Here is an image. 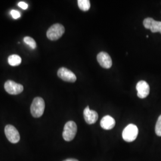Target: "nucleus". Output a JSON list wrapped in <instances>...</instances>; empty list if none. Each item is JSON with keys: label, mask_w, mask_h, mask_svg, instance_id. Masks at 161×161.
Masks as SVG:
<instances>
[{"label": "nucleus", "mask_w": 161, "mask_h": 161, "mask_svg": "<svg viewBox=\"0 0 161 161\" xmlns=\"http://www.w3.org/2000/svg\"><path fill=\"white\" fill-rule=\"evenodd\" d=\"M58 75L60 78L66 82H75L76 80V75L71 70L66 68H61L58 69Z\"/></svg>", "instance_id": "8"}, {"label": "nucleus", "mask_w": 161, "mask_h": 161, "mask_svg": "<svg viewBox=\"0 0 161 161\" xmlns=\"http://www.w3.org/2000/svg\"><path fill=\"white\" fill-rule=\"evenodd\" d=\"M10 14H11L12 17H13V19H19V17H20V13L17 10H12L10 12Z\"/></svg>", "instance_id": "17"}, {"label": "nucleus", "mask_w": 161, "mask_h": 161, "mask_svg": "<svg viewBox=\"0 0 161 161\" xmlns=\"http://www.w3.org/2000/svg\"><path fill=\"white\" fill-rule=\"evenodd\" d=\"M143 25L146 29H150L152 32H160L161 34V22L156 21L153 19L148 17L143 21Z\"/></svg>", "instance_id": "7"}, {"label": "nucleus", "mask_w": 161, "mask_h": 161, "mask_svg": "<svg viewBox=\"0 0 161 161\" xmlns=\"http://www.w3.org/2000/svg\"><path fill=\"white\" fill-rule=\"evenodd\" d=\"M115 120L109 115H107L104 116L100 121V126L106 130H112L115 127Z\"/></svg>", "instance_id": "12"}, {"label": "nucleus", "mask_w": 161, "mask_h": 161, "mask_svg": "<svg viewBox=\"0 0 161 161\" xmlns=\"http://www.w3.org/2000/svg\"><path fill=\"white\" fill-rule=\"evenodd\" d=\"M64 28L61 24L56 23L48 29L47 32V38L51 41H56L58 40L64 33Z\"/></svg>", "instance_id": "2"}, {"label": "nucleus", "mask_w": 161, "mask_h": 161, "mask_svg": "<svg viewBox=\"0 0 161 161\" xmlns=\"http://www.w3.org/2000/svg\"><path fill=\"white\" fill-rule=\"evenodd\" d=\"M18 6H19L21 8H22L23 10H26L28 7V5L26 3L22 2V1L19 2V4H18Z\"/></svg>", "instance_id": "18"}, {"label": "nucleus", "mask_w": 161, "mask_h": 161, "mask_svg": "<svg viewBox=\"0 0 161 161\" xmlns=\"http://www.w3.org/2000/svg\"><path fill=\"white\" fill-rule=\"evenodd\" d=\"M23 41L25 44L28 45L32 49H35L36 47V43L35 41L30 36H26L24 38Z\"/></svg>", "instance_id": "15"}, {"label": "nucleus", "mask_w": 161, "mask_h": 161, "mask_svg": "<svg viewBox=\"0 0 161 161\" xmlns=\"http://www.w3.org/2000/svg\"><path fill=\"white\" fill-rule=\"evenodd\" d=\"M45 109V102L42 98H35L31 106V113L34 118H40Z\"/></svg>", "instance_id": "1"}, {"label": "nucleus", "mask_w": 161, "mask_h": 161, "mask_svg": "<svg viewBox=\"0 0 161 161\" xmlns=\"http://www.w3.org/2000/svg\"><path fill=\"white\" fill-rule=\"evenodd\" d=\"M8 62L12 66H16L22 62V58L17 54H12L8 58Z\"/></svg>", "instance_id": "13"}, {"label": "nucleus", "mask_w": 161, "mask_h": 161, "mask_svg": "<svg viewBox=\"0 0 161 161\" xmlns=\"http://www.w3.org/2000/svg\"><path fill=\"white\" fill-rule=\"evenodd\" d=\"M4 132L8 140L12 143H17L20 140V134L17 129L12 125H6Z\"/></svg>", "instance_id": "5"}, {"label": "nucleus", "mask_w": 161, "mask_h": 161, "mask_svg": "<svg viewBox=\"0 0 161 161\" xmlns=\"http://www.w3.org/2000/svg\"><path fill=\"white\" fill-rule=\"evenodd\" d=\"M136 90L137 96L140 98H144L148 96L150 92V86L145 80H140L137 84Z\"/></svg>", "instance_id": "10"}, {"label": "nucleus", "mask_w": 161, "mask_h": 161, "mask_svg": "<svg viewBox=\"0 0 161 161\" xmlns=\"http://www.w3.org/2000/svg\"><path fill=\"white\" fill-rule=\"evenodd\" d=\"M77 132V125L74 121H68L64 127L62 134L64 139L66 142H70L75 138Z\"/></svg>", "instance_id": "3"}, {"label": "nucleus", "mask_w": 161, "mask_h": 161, "mask_svg": "<svg viewBox=\"0 0 161 161\" xmlns=\"http://www.w3.org/2000/svg\"><path fill=\"white\" fill-rule=\"evenodd\" d=\"M98 62L100 65L105 69H109L112 67V61L109 55L106 52H102L97 56Z\"/></svg>", "instance_id": "9"}, {"label": "nucleus", "mask_w": 161, "mask_h": 161, "mask_svg": "<svg viewBox=\"0 0 161 161\" xmlns=\"http://www.w3.org/2000/svg\"><path fill=\"white\" fill-rule=\"evenodd\" d=\"M64 161H79L76 159H73V158H70V159H67L66 160H64Z\"/></svg>", "instance_id": "19"}, {"label": "nucleus", "mask_w": 161, "mask_h": 161, "mask_svg": "<svg viewBox=\"0 0 161 161\" xmlns=\"http://www.w3.org/2000/svg\"><path fill=\"white\" fill-rule=\"evenodd\" d=\"M84 118L88 124H93L97 121L98 115L97 112L90 109L87 106L84 110Z\"/></svg>", "instance_id": "11"}, {"label": "nucleus", "mask_w": 161, "mask_h": 161, "mask_svg": "<svg viewBox=\"0 0 161 161\" xmlns=\"http://www.w3.org/2000/svg\"><path fill=\"white\" fill-rule=\"evenodd\" d=\"M4 88L6 92L10 94L17 95L23 91V86L12 80L6 81L4 84Z\"/></svg>", "instance_id": "6"}, {"label": "nucleus", "mask_w": 161, "mask_h": 161, "mask_svg": "<svg viewBox=\"0 0 161 161\" xmlns=\"http://www.w3.org/2000/svg\"><path fill=\"white\" fill-rule=\"evenodd\" d=\"M138 134L137 127L132 124L128 125L122 132V138L127 142H132L134 141Z\"/></svg>", "instance_id": "4"}, {"label": "nucleus", "mask_w": 161, "mask_h": 161, "mask_svg": "<svg viewBox=\"0 0 161 161\" xmlns=\"http://www.w3.org/2000/svg\"><path fill=\"white\" fill-rule=\"evenodd\" d=\"M78 5L82 11L87 12L90 8V1L89 0H78Z\"/></svg>", "instance_id": "14"}, {"label": "nucleus", "mask_w": 161, "mask_h": 161, "mask_svg": "<svg viewBox=\"0 0 161 161\" xmlns=\"http://www.w3.org/2000/svg\"><path fill=\"white\" fill-rule=\"evenodd\" d=\"M155 132L158 136L161 137V115L158 118L156 124Z\"/></svg>", "instance_id": "16"}]
</instances>
